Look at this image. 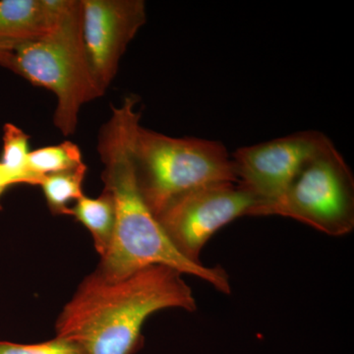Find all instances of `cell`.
I'll use <instances>...</instances> for the list:
<instances>
[{
  "instance_id": "obj_8",
  "label": "cell",
  "mask_w": 354,
  "mask_h": 354,
  "mask_svg": "<svg viewBox=\"0 0 354 354\" xmlns=\"http://www.w3.org/2000/svg\"><path fill=\"white\" fill-rule=\"evenodd\" d=\"M146 22L144 0H82L86 53L104 92L115 78L128 46Z\"/></svg>"
},
{
  "instance_id": "obj_11",
  "label": "cell",
  "mask_w": 354,
  "mask_h": 354,
  "mask_svg": "<svg viewBox=\"0 0 354 354\" xmlns=\"http://www.w3.org/2000/svg\"><path fill=\"white\" fill-rule=\"evenodd\" d=\"M87 165L82 164L71 171L43 176L39 187L43 189L48 208L55 215H68L70 202L84 196L83 183Z\"/></svg>"
},
{
  "instance_id": "obj_2",
  "label": "cell",
  "mask_w": 354,
  "mask_h": 354,
  "mask_svg": "<svg viewBox=\"0 0 354 354\" xmlns=\"http://www.w3.org/2000/svg\"><path fill=\"white\" fill-rule=\"evenodd\" d=\"M183 276L165 266L118 279L95 271L58 316L57 337L76 342L87 354H134L143 346L142 327L152 314L167 308L197 309Z\"/></svg>"
},
{
  "instance_id": "obj_7",
  "label": "cell",
  "mask_w": 354,
  "mask_h": 354,
  "mask_svg": "<svg viewBox=\"0 0 354 354\" xmlns=\"http://www.w3.org/2000/svg\"><path fill=\"white\" fill-rule=\"evenodd\" d=\"M327 138L323 133L306 130L239 148L232 156L239 183L259 200L258 206L278 199Z\"/></svg>"
},
{
  "instance_id": "obj_9",
  "label": "cell",
  "mask_w": 354,
  "mask_h": 354,
  "mask_svg": "<svg viewBox=\"0 0 354 354\" xmlns=\"http://www.w3.org/2000/svg\"><path fill=\"white\" fill-rule=\"evenodd\" d=\"M65 0H0V50L46 36Z\"/></svg>"
},
{
  "instance_id": "obj_6",
  "label": "cell",
  "mask_w": 354,
  "mask_h": 354,
  "mask_svg": "<svg viewBox=\"0 0 354 354\" xmlns=\"http://www.w3.org/2000/svg\"><path fill=\"white\" fill-rule=\"evenodd\" d=\"M259 205L239 183H215L181 195L157 216L177 250L187 259L201 263L205 244L230 221L251 213Z\"/></svg>"
},
{
  "instance_id": "obj_15",
  "label": "cell",
  "mask_w": 354,
  "mask_h": 354,
  "mask_svg": "<svg viewBox=\"0 0 354 354\" xmlns=\"http://www.w3.org/2000/svg\"><path fill=\"white\" fill-rule=\"evenodd\" d=\"M43 177L32 176L28 172L12 171L0 162V199L9 187L18 184L39 186ZM1 209V205H0Z\"/></svg>"
},
{
  "instance_id": "obj_12",
  "label": "cell",
  "mask_w": 354,
  "mask_h": 354,
  "mask_svg": "<svg viewBox=\"0 0 354 354\" xmlns=\"http://www.w3.org/2000/svg\"><path fill=\"white\" fill-rule=\"evenodd\" d=\"M82 164V152L79 146L73 142L64 141L30 152L26 167L34 176L43 177L71 171Z\"/></svg>"
},
{
  "instance_id": "obj_5",
  "label": "cell",
  "mask_w": 354,
  "mask_h": 354,
  "mask_svg": "<svg viewBox=\"0 0 354 354\" xmlns=\"http://www.w3.org/2000/svg\"><path fill=\"white\" fill-rule=\"evenodd\" d=\"M251 216L293 218L330 236L354 228V178L351 167L327 138L293 177L283 194Z\"/></svg>"
},
{
  "instance_id": "obj_4",
  "label": "cell",
  "mask_w": 354,
  "mask_h": 354,
  "mask_svg": "<svg viewBox=\"0 0 354 354\" xmlns=\"http://www.w3.org/2000/svg\"><path fill=\"white\" fill-rule=\"evenodd\" d=\"M130 153L140 193L157 216L174 199L215 183H239L227 148L215 140L174 138L135 121Z\"/></svg>"
},
{
  "instance_id": "obj_1",
  "label": "cell",
  "mask_w": 354,
  "mask_h": 354,
  "mask_svg": "<svg viewBox=\"0 0 354 354\" xmlns=\"http://www.w3.org/2000/svg\"><path fill=\"white\" fill-rule=\"evenodd\" d=\"M137 102L138 99L130 95L121 106H111V118L102 125L97 138V150L104 165V189L113 198L115 225L113 241L97 272L118 279L152 266H165L197 277L230 295L232 286L227 272L221 267L193 262L179 252L140 193L130 153L131 128L141 118L135 106Z\"/></svg>"
},
{
  "instance_id": "obj_14",
  "label": "cell",
  "mask_w": 354,
  "mask_h": 354,
  "mask_svg": "<svg viewBox=\"0 0 354 354\" xmlns=\"http://www.w3.org/2000/svg\"><path fill=\"white\" fill-rule=\"evenodd\" d=\"M0 354H87L76 342L55 337L50 341L34 344L0 342Z\"/></svg>"
},
{
  "instance_id": "obj_3",
  "label": "cell",
  "mask_w": 354,
  "mask_h": 354,
  "mask_svg": "<svg viewBox=\"0 0 354 354\" xmlns=\"http://www.w3.org/2000/svg\"><path fill=\"white\" fill-rule=\"evenodd\" d=\"M0 66L55 94L53 123L64 136L75 133L84 104L106 93L86 53L82 0H65L57 24L46 36L0 50Z\"/></svg>"
},
{
  "instance_id": "obj_13",
  "label": "cell",
  "mask_w": 354,
  "mask_h": 354,
  "mask_svg": "<svg viewBox=\"0 0 354 354\" xmlns=\"http://www.w3.org/2000/svg\"><path fill=\"white\" fill-rule=\"evenodd\" d=\"M30 138L31 137L21 128L12 123H6L3 127V148L0 162L12 171L31 174L26 167L28 155L30 153Z\"/></svg>"
},
{
  "instance_id": "obj_10",
  "label": "cell",
  "mask_w": 354,
  "mask_h": 354,
  "mask_svg": "<svg viewBox=\"0 0 354 354\" xmlns=\"http://www.w3.org/2000/svg\"><path fill=\"white\" fill-rule=\"evenodd\" d=\"M67 216H74L87 228L94 239L95 250L104 257L113 241L115 225V207L111 193L104 189L97 198L84 195L70 207Z\"/></svg>"
}]
</instances>
